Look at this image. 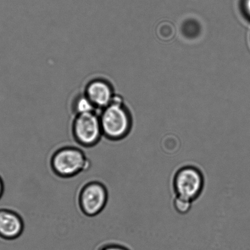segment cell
<instances>
[{
    "mask_svg": "<svg viewBox=\"0 0 250 250\" xmlns=\"http://www.w3.org/2000/svg\"><path fill=\"white\" fill-rule=\"evenodd\" d=\"M102 109L99 118L103 136L114 142L126 138L131 131L132 119L122 100L115 97L114 101Z\"/></svg>",
    "mask_w": 250,
    "mask_h": 250,
    "instance_id": "obj_1",
    "label": "cell"
},
{
    "mask_svg": "<svg viewBox=\"0 0 250 250\" xmlns=\"http://www.w3.org/2000/svg\"><path fill=\"white\" fill-rule=\"evenodd\" d=\"M91 161L82 149L72 146L61 147L50 159L51 170L62 178H70L89 170Z\"/></svg>",
    "mask_w": 250,
    "mask_h": 250,
    "instance_id": "obj_2",
    "label": "cell"
},
{
    "mask_svg": "<svg viewBox=\"0 0 250 250\" xmlns=\"http://www.w3.org/2000/svg\"><path fill=\"white\" fill-rule=\"evenodd\" d=\"M72 133L76 143L85 148H92L103 137L99 116L95 112L77 114L73 120Z\"/></svg>",
    "mask_w": 250,
    "mask_h": 250,
    "instance_id": "obj_3",
    "label": "cell"
},
{
    "mask_svg": "<svg viewBox=\"0 0 250 250\" xmlns=\"http://www.w3.org/2000/svg\"><path fill=\"white\" fill-rule=\"evenodd\" d=\"M109 192L106 186L98 181H91L83 185L78 193V203L86 216H97L106 207Z\"/></svg>",
    "mask_w": 250,
    "mask_h": 250,
    "instance_id": "obj_4",
    "label": "cell"
},
{
    "mask_svg": "<svg viewBox=\"0 0 250 250\" xmlns=\"http://www.w3.org/2000/svg\"><path fill=\"white\" fill-rule=\"evenodd\" d=\"M173 185L176 196L193 202L202 194L205 186L204 176L200 169L194 166L182 167L174 176Z\"/></svg>",
    "mask_w": 250,
    "mask_h": 250,
    "instance_id": "obj_5",
    "label": "cell"
},
{
    "mask_svg": "<svg viewBox=\"0 0 250 250\" xmlns=\"http://www.w3.org/2000/svg\"><path fill=\"white\" fill-rule=\"evenodd\" d=\"M24 222L13 210L0 209V238L12 241L19 238L24 231Z\"/></svg>",
    "mask_w": 250,
    "mask_h": 250,
    "instance_id": "obj_6",
    "label": "cell"
},
{
    "mask_svg": "<svg viewBox=\"0 0 250 250\" xmlns=\"http://www.w3.org/2000/svg\"><path fill=\"white\" fill-rule=\"evenodd\" d=\"M85 95L95 108H105L114 101L115 97L111 84L102 79H95L88 83Z\"/></svg>",
    "mask_w": 250,
    "mask_h": 250,
    "instance_id": "obj_7",
    "label": "cell"
},
{
    "mask_svg": "<svg viewBox=\"0 0 250 250\" xmlns=\"http://www.w3.org/2000/svg\"><path fill=\"white\" fill-rule=\"evenodd\" d=\"M73 109L77 115L95 112V107L84 94L81 95L76 99Z\"/></svg>",
    "mask_w": 250,
    "mask_h": 250,
    "instance_id": "obj_8",
    "label": "cell"
},
{
    "mask_svg": "<svg viewBox=\"0 0 250 250\" xmlns=\"http://www.w3.org/2000/svg\"><path fill=\"white\" fill-rule=\"evenodd\" d=\"M192 202L184 198L176 196L174 200L173 207L179 214H186L190 211L192 208Z\"/></svg>",
    "mask_w": 250,
    "mask_h": 250,
    "instance_id": "obj_9",
    "label": "cell"
},
{
    "mask_svg": "<svg viewBox=\"0 0 250 250\" xmlns=\"http://www.w3.org/2000/svg\"><path fill=\"white\" fill-rule=\"evenodd\" d=\"M96 250H131L123 245L116 243H107L100 246Z\"/></svg>",
    "mask_w": 250,
    "mask_h": 250,
    "instance_id": "obj_10",
    "label": "cell"
},
{
    "mask_svg": "<svg viewBox=\"0 0 250 250\" xmlns=\"http://www.w3.org/2000/svg\"><path fill=\"white\" fill-rule=\"evenodd\" d=\"M241 7L244 16L250 21V0H241Z\"/></svg>",
    "mask_w": 250,
    "mask_h": 250,
    "instance_id": "obj_11",
    "label": "cell"
},
{
    "mask_svg": "<svg viewBox=\"0 0 250 250\" xmlns=\"http://www.w3.org/2000/svg\"><path fill=\"white\" fill-rule=\"evenodd\" d=\"M4 190V186L3 181H2L1 176H0V199H1L2 195H3Z\"/></svg>",
    "mask_w": 250,
    "mask_h": 250,
    "instance_id": "obj_12",
    "label": "cell"
}]
</instances>
